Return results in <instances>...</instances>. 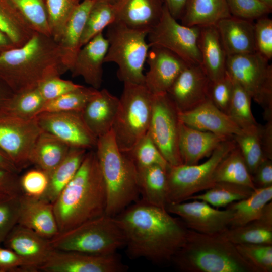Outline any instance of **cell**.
I'll return each instance as SVG.
<instances>
[{
    "label": "cell",
    "mask_w": 272,
    "mask_h": 272,
    "mask_svg": "<svg viewBox=\"0 0 272 272\" xmlns=\"http://www.w3.org/2000/svg\"><path fill=\"white\" fill-rule=\"evenodd\" d=\"M116 217L126 239L127 254L155 263L172 261L183 244L188 229L166 209L143 200L131 204Z\"/></svg>",
    "instance_id": "obj_1"
},
{
    "label": "cell",
    "mask_w": 272,
    "mask_h": 272,
    "mask_svg": "<svg viewBox=\"0 0 272 272\" xmlns=\"http://www.w3.org/2000/svg\"><path fill=\"white\" fill-rule=\"evenodd\" d=\"M53 205L59 233L105 214L106 188L95 149L86 152Z\"/></svg>",
    "instance_id": "obj_2"
},
{
    "label": "cell",
    "mask_w": 272,
    "mask_h": 272,
    "mask_svg": "<svg viewBox=\"0 0 272 272\" xmlns=\"http://www.w3.org/2000/svg\"><path fill=\"white\" fill-rule=\"evenodd\" d=\"M65 72L57 43L37 32L22 46L0 53V79L14 94L36 88Z\"/></svg>",
    "instance_id": "obj_3"
},
{
    "label": "cell",
    "mask_w": 272,
    "mask_h": 272,
    "mask_svg": "<svg viewBox=\"0 0 272 272\" xmlns=\"http://www.w3.org/2000/svg\"><path fill=\"white\" fill-rule=\"evenodd\" d=\"M95 151L106 188L105 214L115 217L139 199L138 169L119 149L112 130L98 138Z\"/></svg>",
    "instance_id": "obj_4"
},
{
    "label": "cell",
    "mask_w": 272,
    "mask_h": 272,
    "mask_svg": "<svg viewBox=\"0 0 272 272\" xmlns=\"http://www.w3.org/2000/svg\"><path fill=\"white\" fill-rule=\"evenodd\" d=\"M172 261L184 272H256L240 255L235 245L219 234L190 229Z\"/></svg>",
    "instance_id": "obj_5"
},
{
    "label": "cell",
    "mask_w": 272,
    "mask_h": 272,
    "mask_svg": "<svg viewBox=\"0 0 272 272\" xmlns=\"http://www.w3.org/2000/svg\"><path fill=\"white\" fill-rule=\"evenodd\" d=\"M49 241L55 250L109 255L125 246L126 239L116 216L104 214L60 232Z\"/></svg>",
    "instance_id": "obj_6"
},
{
    "label": "cell",
    "mask_w": 272,
    "mask_h": 272,
    "mask_svg": "<svg viewBox=\"0 0 272 272\" xmlns=\"http://www.w3.org/2000/svg\"><path fill=\"white\" fill-rule=\"evenodd\" d=\"M148 34L119 21L107 27L108 48L104 62L117 64V76L123 83L145 84L143 70L150 47Z\"/></svg>",
    "instance_id": "obj_7"
},
{
    "label": "cell",
    "mask_w": 272,
    "mask_h": 272,
    "mask_svg": "<svg viewBox=\"0 0 272 272\" xmlns=\"http://www.w3.org/2000/svg\"><path fill=\"white\" fill-rule=\"evenodd\" d=\"M123 83L112 131L120 151L128 153L148 131L153 94L145 84Z\"/></svg>",
    "instance_id": "obj_8"
},
{
    "label": "cell",
    "mask_w": 272,
    "mask_h": 272,
    "mask_svg": "<svg viewBox=\"0 0 272 272\" xmlns=\"http://www.w3.org/2000/svg\"><path fill=\"white\" fill-rule=\"evenodd\" d=\"M236 146L234 139L222 142L203 163L169 165L167 168L168 204L186 201L192 195L211 188L214 174L222 159Z\"/></svg>",
    "instance_id": "obj_9"
},
{
    "label": "cell",
    "mask_w": 272,
    "mask_h": 272,
    "mask_svg": "<svg viewBox=\"0 0 272 272\" xmlns=\"http://www.w3.org/2000/svg\"><path fill=\"white\" fill-rule=\"evenodd\" d=\"M257 52L227 56L226 73L263 109L272 120V65Z\"/></svg>",
    "instance_id": "obj_10"
},
{
    "label": "cell",
    "mask_w": 272,
    "mask_h": 272,
    "mask_svg": "<svg viewBox=\"0 0 272 272\" xmlns=\"http://www.w3.org/2000/svg\"><path fill=\"white\" fill-rule=\"evenodd\" d=\"M199 27L187 26L177 21L164 5L158 23L147 35L150 47L159 46L172 52L190 64H200L198 40Z\"/></svg>",
    "instance_id": "obj_11"
},
{
    "label": "cell",
    "mask_w": 272,
    "mask_h": 272,
    "mask_svg": "<svg viewBox=\"0 0 272 272\" xmlns=\"http://www.w3.org/2000/svg\"><path fill=\"white\" fill-rule=\"evenodd\" d=\"M178 111L167 93L153 95L148 131L170 165L182 164L178 149Z\"/></svg>",
    "instance_id": "obj_12"
},
{
    "label": "cell",
    "mask_w": 272,
    "mask_h": 272,
    "mask_svg": "<svg viewBox=\"0 0 272 272\" xmlns=\"http://www.w3.org/2000/svg\"><path fill=\"white\" fill-rule=\"evenodd\" d=\"M41 131L36 118L0 115V149L20 171L30 164V153Z\"/></svg>",
    "instance_id": "obj_13"
},
{
    "label": "cell",
    "mask_w": 272,
    "mask_h": 272,
    "mask_svg": "<svg viewBox=\"0 0 272 272\" xmlns=\"http://www.w3.org/2000/svg\"><path fill=\"white\" fill-rule=\"evenodd\" d=\"M166 209L180 217L188 229L208 235L220 234L229 228L233 215L229 208L219 210L196 199L170 203Z\"/></svg>",
    "instance_id": "obj_14"
},
{
    "label": "cell",
    "mask_w": 272,
    "mask_h": 272,
    "mask_svg": "<svg viewBox=\"0 0 272 272\" xmlns=\"http://www.w3.org/2000/svg\"><path fill=\"white\" fill-rule=\"evenodd\" d=\"M35 118L42 130L52 134L70 147L95 149L98 138L85 124L81 112H43Z\"/></svg>",
    "instance_id": "obj_15"
},
{
    "label": "cell",
    "mask_w": 272,
    "mask_h": 272,
    "mask_svg": "<svg viewBox=\"0 0 272 272\" xmlns=\"http://www.w3.org/2000/svg\"><path fill=\"white\" fill-rule=\"evenodd\" d=\"M127 269L116 253L94 255L54 249L39 271L124 272Z\"/></svg>",
    "instance_id": "obj_16"
},
{
    "label": "cell",
    "mask_w": 272,
    "mask_h": 272,
    "mask_svg": "<svg viewBox=\"0 0 272 272\" xmlns=\"http://www.w3.org/2000/svg\"><path fill=\"white\" fill-rule=\"evenodd\" d=\"M145 85L153 95L166 93L181 72L190 65L170 50L151 46L147 60Z\"/></svg>",
    "instance_id": "obj_17"
},
{
    "label": "cell",
    "mask_w": 272,
    "mask_h": 272,
    "mask_svg": "<svg viewBox=\"0 0 272 272\" xmlns=\"http://www.w3.org/2000/svg\"><path fill=\"white\" fill-rule=\"evenodd\" d=\"M210 79L200 64L184 69L167 92L178 112L191 110L208 99Z\"/></svg>",
    "instance_id": "obj_18"
},
{
    "label": "cell",
    "mask_w": 272,
    "mask_h": 272,
    "mask_svg": "<svg viewBox=\"0 0 272 272\" xmlns=\"http://www.w3.org/2000/svg\"><path fill=\"white\" fill-rule=\"evenodd\" d=\"M3 243L20 256L33 272L39 271L54 249L49 240L33 230L17 224L8 234Z\"/></svg>",
    "instance_id": "obj_19"
},
{
    "label": "cell",
    "mask_w": 272,
    "mask_h": 272,
    "mask_svg": "<svg viewBox=\"0 0 272 272\" xmlns=\"http://www.w3.org/2000/svg\"><path fill=\"white\" fill-rule=\"evenodd\" d=\"M180 121L191 127L233 138L243 131L208 98L195 108L179 112Z\"/></svg>",
    "instance_id": "obj_20"
},
{
    "label": "cell",
    "mask_w": 272,
    "mask_h": 272,
    "mask_svg": "<svg viewBox=\"0 0 272 272\" xmlns=\"http://www.w3.org/2000/svg\"><path fill=\"white\" fill-rule=\"evenodd\" d=\"M108 42L103 33L84 45L78 53L71 72L73 77H81L90 87L99 90L102 83L103 65Z\"/></svg>",
    "instance_id": "obj_21"
},
{
    "label": "cell",
    "mask_w": 272,
    "mask_h": 272,
    "mask_svg": "<svg viewBox=\"0 0 272 272\" xmlns=\"http://www.w3.org/2000/svg\"><path fill=\"white\" fill-rule=\"evenodd\" d=\"M17 224L50 240L59 233L53 203L21 194Z\"/></svg>",
    "instance_id": "obj_22"
},
{
    "label": "cell",
    "mask_w": 272,
    "mask_h": 272,
    "mask_svg": "<svg viewBox=\"0 0 272 272\" xmlns=\"http://www.w3.org/2000/svg\"><path fill=\"white\" fill-rule=\"evenodd\" d=\"M232 138L200 130L180 121L178 149L182 164H198L201 159L210 156L222 142Z\"/></svg>",
    "instance_id": "obj_23"
},
{
    "label": "cell",
    "mask_w": 272,
    "mask_h": 272,
    "mask_svg": "<svg viewBox=\"0 0 272 272\" xmlns=\"http://www.w3.org/2000/svg\"><path fill=\"white\" fill-rule=\"evenodd\" d=\"M119 103V99L107 89L98 90L81 112L85 124L97 138L112 130Z\"/></svg>",
    "instance_id": "obj_24"
},
{
    "label": "cell",
    "mask_w": 272,
    "mask_h": 272,
    "mask_svg": "<svg viewBox=\"0 0 272 272\" xmlns=\"http://www.w3.org/2000/svg\"><path fill=\"white\" fill-rule=\"evenodd\" d=\"M254 22L231 15L215 25L227 56L256 52Z\"/></svg>",
    "instance_id": "obj_25"
},
{
    "label": "cell",
    "mask_w": 272,
    "mask_h": 272,
    "mask_svg": "<svg viewBox=\"0 0 272 272\" xmlns=\"http://www.w3.org/2000/svg\"><path fill=\"white\" fill-rule=\"evenodd\" d=\"M116 20L126 26L149 32L159 22L163 0H116Z\"/></svg>",
    "instance_id": "obj_26"
},
{
    "label": "cell",
    "mask_w": 272,
    "mask_h": 272,
    "mask_svg": "<svg viewBox=\"0 0 272 272\" xmlns=\"http://www.w3.org/2000/svg\"><path fill=\"white\" fill-rule=\"evenodd\" d=\"M97 0H82L70 17L61 37L57 42L62 64L71 71L78 53L89 13Z\"/></svg>",
    "instance_id": "obj_27"
},
{
    "label": "cell",
    "mask_w": 272,
    "mask_h": 272,
    "mask_svg": "<svg viewBox=\"0 0 272 272\" xmlns=\"http://www.w3.org/2000/svg\"><path fill=\"white\" fill-rule=\"evenodd\" d=\"M201 65L210 81H216L226 74V53L216 25L199 27L198 40Z\"/></svg>",
    "instance_id": "obj_28"
},
{
    "label": "cell",
    "mask_w": 272,
    "mask_h": 272,
    "mask_svg": "<svg viewBox=\"0 0 272 272\" xmlns=\"http://www.w3.org/2000/svg\"><path fill=\"white\" fill-rule=\"evenodd\" d=\"M219 234L234 245H272V202L265 206L258 218L242 226L229 227Z\"/></svg>",
    "instance_id": "obj_29"
},
{
    "label": "cell",
    "mask_w": 272,
    "mask_h": 272,
    "mask_svg": "<svg viewBox=\"0 0 272 272\" xmlns=\"http://www.w3.org/2000/svg\"><path fill=\"white\" fill-rule=\"evenodd\" d=\"M70 149L59 139L42 130L30 152V163L49 175L65 158Z\"/></svg>",
    "instance_id": "obj_30"
},
{
    "label": "cell",
    "mask_w": 272,
    "mask_h": 272,
    "mask_svg": "<svg viewBox=\"0 0 272 272\" xmlns=\"http://www.w3.org/2000/svg\"><path fill=\"white\" fill-rule=\"evenodd\" d=\"M167 168L155 165L138 169V183L142 200L150 205L165 209L169 203Z\"/></svg>",
    "instance_id": "obj_31"
},
{
    "label": "cell",
    "mask_w": 272,
    "mask_h": 272,
    "mask_svg": "<svg viewBox=\"0 0 272 272\" xmlns=\"http://www.w3.org/2000/svg\"><path fill=\"white\" fill-rule=\"evenodd\" d=\"M231 16L226 0H187L181 23L187 26L215 25Z\"/></svg>",
    "instance_id": "obj_32"
},
{
    "label": "cell",
    "mask_w": 272,
    "mask_h": 272,
    "mask_svg": "<svg viewBox=\"0 0 272 272\" xmlns=\"http://www.w3.org/2000/svg\"><path fill=\"white\" fill-rule=\"evenodd\" d=\"M86 152L85 149L70 147L65 158L48 175L47 190L40 198L53 203L61 191L75 175Z\"/></svg>",
    "instance_id": "obj_33"
},
{
    "label": "cell",
    "mask_w": 272,
    "mask_h": 272,
    "mask_svg": "<svg viewBox=\"0 0 272 272\" xmlns=\"http://www.w3.org/2000/svg\"><path fill=\"white\" fill-rule=\"evenodd\" d=\"M271 199L272 186L256 188L249 196L229 205L227 208L233 212L229 227L242 226L258 218Z\"/></svg>",
    "instance_id": "obj_34"
},
{
    "label": "cell",
    "mask_w": 272,
    "mask_h": 272,
    "mask_svg": "<svg viewBox=\"0 0 272 272\" xmlns=\"http://www.w3.org/2000/svg\"><path fill=\"white\" fill-rule=\"evenodd\" d=\"M214 182H226L255 188L244 159L236 145L220 162L214 174Z\"/></svg>",
    "instance_id": "obj_35"
},
{
    "label": "cell",
    "mask_w": 272,
    "mask_h": 272,
    "mask_svg": "<svg viewBox=\"0 0 272 272\" xmlns=\"http://www.w3.org/2000/svg\"><path fill=\"white\" fill-rule=\"evenodd\" d=\"M0 31L15 47L25 44L36 33L10 0H0Z\"/></svg>",
    "instance_id": "obj_36"
},
{
    "label": "cell",
    "mask_w": 272,
    "mask_h": 272,
    "mask_svg": "<svg viewBox=\"0 0 272 272\" xmlns=\"http://www.w3.org/2000/svg\"><path fill=\"white\" fill-rule=\"evenodd\" d=\"M45 102L37 87L13 94L0 107V115L33 119L40 113Z\"/></svg>",
    "instance_id": "obj_37"
},
{
    "label": "cell",
    "mask_w": 272,
    "mask_h": 272,
    "mask_svg": "<svg viewBox=\"0 0 272 272\" xmlns=\"http://www.w3.org/2000/svg\"><path fill=\"white\" fill-rule=\"evenodd\" d=\"M254 190L242 185L226 182H216L203 193L191 196L188 200L196 199L204 201L219 208L249 196Z\"/></svg>",
    "instance_id": "obj_38"
},
{
    "label": "cell",
    "mask_w": 272,
    "mask_h": 272,
    "mask_svg": "<svg viewBox=\"0 0 272 272\" xmlns=\"http://www.w3.org/2000/svg\"><path fill=\"white\" fill-rule=\"evenodd\" d=\"M116 1L97 0L88 15L81 41V47L116 20Z\"/></svg>",
    "instance_id": "obj_39"
},
{
    "label": "cell",
    "mask_w": 272,
    "mask_h": 272,
    "mask_svg": "<svg viewBox=\"0 0 272 272\" xmlns=\"http://www.w3.org/2000/svg\"><path fill=\"white\" fill-rule=\"evenodd\" d=\"M233 81V92L227 115L243 131L254 130L259 124L252 112V98L240 85Z\"/></svg>",
    "instance_id": "obj_40"
},
{
    "label": "cell",
    "mask_w": 272,
    "mask_h": 272,
    "mask_svg": "<svg viewBox=\"0 0 272 272\" xmlns=\"http://www.w3.org/2000/svg\"><path fill=\"white\" fill-rule=\"evenodd\" d=\"M10 1L33 31L51 37L45 0Z\"/></svg>",
    "instance_id": "obj_41"
},
{
    "label": "cell",
    "mask_w": 272,
    "mask_h": 272,
    "mask_svg": "<svg viewBox=\"0 0 272 272\" xmlns=\"http://www.w3.org/2000/svg\"><path fill=\"white\" fill-rule=\"evenodd\" d=\"M97 90L91 87L82 86L76 90L46 101L40 113L63 111L81 112Z\"/></svg>",
    "instance_id": "obj_42"
},
{
    "label": "cell",
    "mask_w": 272,
    "mask_h": 272,
    "mask_svg": "<svg viewBox=\"0 0 272 272\" xmlns=\"http://www.w3.org/2000/svg\"><path fill=\"white\" fill-rule=\"evenodd\" d=\"M259 126V125H258ZM257 128L252 131H243L233 139L239 148L251 176L266 159Z\"/></svg>",
    "instance_id": "obj_43"
},
{
    "label": "cell",
    "mask_w": 272,
    "mask_h": 272,
    "mask_svg": "<svg viewBox=\"0 0 272 272\" xmlns=\"http://www.w3.org/2000/svg\"><path fill=\"white\" fill-rule=\"evenodd\" d=\"M51 37L57 43L72 13L81 0H45Z\"/></svg>",
    "instance_id": "obj_44"
},
{
    "label": "cell",
    "mask_w": 272,
    "mask_h": 272,
    "mask_svg": "<svg viewBox=\"0 0 272 272\" xmlns=\"http://www.w3.org/2000/svg\"><path fill=\"white\" fill-rule=\"evenodd\" d=\"M137 169L158 165L167 168L169 164L152 139L149 131L128 153Z\"/></svg>",
    "instance_id": "obj_45"
},
{
    "label": "cell",
    "mask_w": 272,
    "mask_h": 272,
    "mask_svg": "<svg viewBox=\"0 0 272 272\" xmlns=\"http://www.w3.org/2000/svg\"><path fill=\"white\" fill-rule=\"evenodd\" d=\"M235 246L240 255L256 272L272 271V245L240 244Z\"/></svg>",
    "instance_id": "obj_46"
},
{
    "label": "cell",
    "mask_w": 272,
    "mask_h": 272,
    "mask_svg": "<svg viewBox=\"0 0 272 272\" xmlns=\"http://www.w3.org/2000/svg\"><path fill=\"white\" fill-rule=\"evenodd\" d=\"M21 194L0 191V242L17 224Z\"/></svg>",
    "instance_id": "obj_47"
},
{
    "label": "cell",
    "mask_w": 272,
    "mask_h": 272,
    "mask_svg": "<svg viewBox=\"0 0 272 272\" xmlns=\"http://www.w3.org/2000/svg\"><path fill=\"white\" fill-rule=\"evenodd\" d=\"M234 88L233 80L226 73L223 78L210 81L207 92L208 98L222 112L228 114Z\"/></svg>",
    "instance_id": "obj_48"
},
{
    "label": "cell",
    "mask_w": 272,
    "mask_h": 272,
    "mask_svg": "<svg viewBox=\"0 0 272 272\" xmlns=\"http://www.w3.org/2000/svg\"><path fill=\"white\" fill-rule=\"evenodd\" d=\"M232 16L252 21L268 16L272 9L258 0H226Z\"/></svg>",
    "instance_id": "obj_49"
},
{
    "label": "cell",
    "mask_w": 272,
    "mask_h": 272,
    "mask_svg": "<svg viewBox=\"0 0 272 272\" xmlns=\"http://www.w3.org/2000/svg\"><path fill=\"white\" fill-rule=\"evenodd\" d=\"M22 193L32 197L41 198L46 192L49 176L38 168L26 172L19 179Z\"/></svg>",
    "instance_id": "obj_50"
},
{
    "label": "cell",
    "mask_w": 272,
    "mask_h": 272,
    "mask_svg": "<svg viewBox=\"0 0 272 272\" xmlns=\"http://www.w3.org/2000/svg\"><path fill=\"white\" fill-rule=\"evenodd\" d=\"M256 52L270 61L272 59V19L268 16L254 22Z\"/></svg>",
    "instance_id": "obj_51"
},
{
    "label": "cell",
    "mask_w": 272,
    "mask_h": 272,
    "mask_svg": "<svg viewBox=\"0 0 272 272\" xmlns=\"http://www.w3.org/2000/svg\"><path fill=\"white\" fill-rule=\"evenodd\" d=\"M82 86V85L76 84L71 81L62 79L60 76H53L43 81L37 88L41 96L46 102Z\"/></svg>",
    "instance_id": "obj_52"
},
{
    "label": "cell",
    "mask_w": 272,
    "mask_h": 272,
    "mask_svg": "<svg viewBox=\"0 0 272 272\" xmlns=\"http://www.w3.org/2000/svg\"><path fill=\"white\" fill-rule=\"evenodd\" d=\"M0 272H33L25 261L8 248L0 247Z\"/></svg>",
    "instance_id": "obj_53"
},
{
    "label": "cell",
    "mask_w": 272,
    "mask_h": 272,
    "mask_svg": "<svg viewBox=\"0 0 272 272\" xmlns=\"http://www.w3.org/2000/svg\"><path fill=\"white\" fill-rule=\"evenodd\" d=\"M255 188H265L272 186V160L265 159L252 175Z\"/></svg>",
    "instance_id": "obj_54"
},
{
    "label": "cell",
    "mask_w": 272,
    "mask_h": 272,
    "mask_svg": "<svg viewBox=\"0 0 272 272\" xmlns=\"http://www.w3.org/2000/svg\"><path fill=\"white\" fill-rule=\"evenodd\" d=\"M19 179L18 174L0 169V191L21 194Z\"/></svg>",
    "instance_id": "obj_55"
},
{
    "label": "cell",
    "mask_w": 272,
    "mask_h": 272,
    "mask_svg": "<svg viewBox=\"0 0 272 272\" xmlns=\"http://www.w3.org/2000/svg\"><path fill=\"white\" fill-rule=\"evenodd\" d=\"M258 133L265 157L272 160V120L263 125L259 124Z\"/></svg>",
    "instance_id": "obj_56"
},
{
    "label": "cell",
    "mask_w": 272,
    "mask_h": 272,
    "mask_svg": "<svg viewBox=\"0 0 272 272\" xmlns=\"http://www.w3.org/2000/svg\"><path fill=\"white\" fill-rule=\"evenodd\" d=\"M187 0H163L171 15L176 20H180Z\"/></svg>",
    "instance_id": "obj_57"
},
{
    "label": "cell",
    "mask_w": 272,
    "mask_h": 272,
    "mask_svg": "<svg viewBox=\"0 0 272 272\" xmlns=\"http://www.w3.org/2000/svg\"><path fill=\"white\" fill-rule=\"evenodd\" d=\"M0 169L7 170L17 174H18L20 172L1 149Z\"/></svg>",
    "instance_id": "obj_58"
},
{
    "label": "cell",
    "mask_w": 272,
    "mask_h": 272,
    "mask_svg": "<svg viewBox=\"0 0 272 272\" xmlns=\"http://www.w3.org/2000/svg\"><path fill=\"white\" fill-rule=\"evenodd\" d=\"M15 47L9 38L0 31V53Z\"/></svg>",
    "instance_id": "obj_59"
},
{
    "label": "cell",
    "mask_w": 272,
    "mask_h": 272,
    "mask_svg": "<svg viewBox=\"0 0 272 272\" xmlns=\"http://www.w3.org/2000/svg\"><path fill=\"white\" fill-rule=\"evenodd\" d=\"M13 94L14 93H9L7 92L0 87V107L13 95Z\"/></svg>",
    "instance_id": "obj_60"
},
{
    "label": "cell",
    "mask_w": 272,
    "mask_h": 272,
    "mask_svg": "<svg viewBox=\"0 0 272 272\" xmlns=\"http://www.w3.org/2000/svg\"><path fill=\"white\" fill-rule=\"evenodd\" d=\"M260 2L267 6L270 8L272 9V0H258Z\"/></svg>",
    "instance_id": "obj_61"
},
{
    "label": "cell",
    "mask_w": 272,
    "mask_h": 272,
    "mask_svg": "<svg viewBox=\"0 0 272 272\" xmlns=\"http://www.w3.org/2000/svg\"><path fill=\"white\" fill-rule=\"evenodd\" d=\"M1 242H0V247H1Z\"/></svg>",
    "instance_id": "obj_62"
},
{
    "label": "cell",
    "mask_w": 272,
    "mask_h": 272,
    "mask_svg": "<svg viewBox=\"0 0 272 272\" xmlns=\"http://www.w3.org/2000/svg\"><path fill=\"white\" fill-rule=\"evenodd\" d=\"M111 1H116V0H111Z\"/></svg>",
    "instance_id": "obj_63"
}]
</instances>
